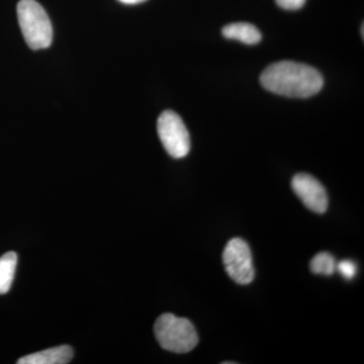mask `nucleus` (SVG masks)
I'll return each mask as SVG.
<instances>
[{"instance_id":"1","label":"nucleus","mask_w":364,"mask_h":364,"mask_svg":"<svg viewBox=\"0 0 364 364\" xmlns=\"http://www.w3.org/2000/svg\"><path fill=\"white\" fill-rule=\"evenodd\" d=\"M260 83L265 90L275 95L306 98L317 95L322 90L324 79L312 66L294 61H280L262 72Z\"/></svg>"},{"instance_id":"7","label":"nucleus","mask_w":364,"mask_h":364,"mask_svg":"<svg viewBox=\"0 0 364 364\" xmlns=\"http://www.w3.org/2000/svg\"><path fill=\"white\" fill-rule=\"evenodd\" d=\"M73 358V349L68 345L36 352L18 359V364H66Z\"/></svg>"},{"instance_id":"4","label":"nucleus","mask_w":364,"mask_h":364,"mask_svg":"<svg viewBox=\"0 0 364 364\" xmlns=\"http://www.w3.org/2000/svg\"><path fill=\"white\" fill-rule=\"evenodd\" d=\"M157 132L163 147L170 156L181 159L191 151V136L183 121L176 112L165 111L157 121Z\"/></svg>"},{"instance_id":"2","label":"nucleus","mask_w":364,"mask_h":364,"mask_svg":"<svg viewBox=\"0 0 364 364\" xmlns=\"http://www.w3.org/2000/svg\"><path fill=\"white\" fill-rule=\"evenodd\" d=\"M154 332L160 346L174 353H188L198 343V333L193 323L172 314H163L157 318Z\"/></svg>"},{"instance_id":"9","label":"nucleus","mask_w":364,"mask_h":364,"mask_svg":"<svg viewBox=\"0 0 364 364\" xmlns=\"http://www.w3.org/2000/svg\"><path fill=\"white\" fill-rule=\"evenodd\" d=\"M18 255L7 252L0 257V294H6L13 284L16 274Z\"/></svg>"},{"instance_id":"6","label":"nucleus","mask_w":364,"mask_h":364,"mask_svg":"<svg viewBox=\"0 0 364 364\" xmlns=\"http://www.w3.org/2000/svg\"><path fill=\"white\" fill-rule=\"evenodd\" d=\"M291 188L309 210L324 214L328 208V196L324 186L315 177L299 173L291 181Z\"/></svg>"},{"instance_id":"13","label":"nucleus","mask_w":364,"mask_h":364,"mask_svg":"<svg viewBox=\"0 0 364 364\" xmlns=\"http://www.w3.org/2000/svg\"><path fill=\"white\" fill-rule=\"evenodd\" d=\"M119 2L124 4H129V6H134V4H142L146 0H119Z\"/></svg>"},{"instance_id":"8","label":"nucleus","mask_w":364,"mask_h":364,"mask_svg":"<svg viewBox=\"0 0 364 364\" xmlns=\"http://www.w3.org/2000/svg\"><path fill=\"white\" fill-rule=\"evenodd\" d=\"M222 33L227 39L240 41L246 45L258 44L262 39L260 31L248 23H230L223 28Z\"/></svg>"},{"instance_id":"5","label":"nucleus","mask_w":364,"mask_h":364,"mask_svg":"<svg viewBox=\"0 0 364 364\" xmlns=\"http://www.w3.org/2000/svg\"><path fill=\"white\" fill-rule=\"evenodd\" d=\"M225 269L237 284L246 286L254 279L252 253L247 242L241 238L231 239L223 252Z\"/></svg>"},{"instance_id":"11","label":"nucleus","mask_w":364,"mask_h":364,"mask_svg":"<svg viewBox=\"0 0 364 364\" xmlns=\"http://www.w3.org/2000/svg\"><path fill=\"white\" fill-rule=\"evenodd\" d=\"M336 269L338 270L340 274L344 277V279L350 280L355 277L358 268H356L355 263L352 262L350 260H343L339 262L338 265H336Z\"/></svg>"},{"instance_id":"10","label":"nucleus","mask_w":364,"mask_h":364,"mask_svg":"<svg viewBox=\"0 0 364 364\" xmlns=\"http://www.w3.org/2000/svg\"><path fill=\"white\" fill-rule=\"evenodd\" d=\"M310 267L315 274L332 275L336 272V261L331 254L321 252L313 258Z\"/></svg>"},{"instance_id":"12","label":"nucleus","mask_w":364,"mask_h":364,"mask_svg":"<svg viewBox=\"0 0 364 364\" xmlns=\"http://www.w3.org/2000/svg\"><path fill=\"white\" fill-rule=\"evenodd\" d=\"M277 6L287 11H298L305 6L306 0H275Z\"/></svg>"},{"instance_id":"3","label":"nucleus","mask_w":364,"mask_h":364,"mask_svg":"<svg viewBox=\"0 0 364 364\" xmlns=\"http://www.w3.org/2000/svg\"><path fill=\"white\" fill-rule=\"evenodd\" d=\"M18 18L21 33L31 49H47L51 46V21L39 2L36 0H21L18 4Z\"/></svg>"}]
</instances>
